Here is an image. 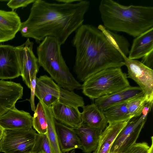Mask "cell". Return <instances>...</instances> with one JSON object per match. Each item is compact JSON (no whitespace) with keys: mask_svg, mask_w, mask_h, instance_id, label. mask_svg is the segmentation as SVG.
Wrapping results in <instances>:
<instances>
[{"mask_svg":"<svg viewBox=\"0 0 153 153\" xmlns=\"http://www.w3.org/2000/svg\"><path fill=\"white\" fill-rule=\"evenodd\" d=\"M130 120L109 124L101 133L97 147L92 153H109L117 136Z\"/></svg>","mask_w":153,"mask_h":153,"instance_id":"d6986e66","label":"cell"},{"mask_svg":"<svg viewBox=\"0 0 153 153\" xmlns=\"http://www.w3.org/2000/svg\"><path fill=\"white\" fill-rule=\"evenodd\" d=\"M75 32L72 41L76 49L74 70L79 81L105 69L125 65L121 54L97 27L82 24Z\"/></svg>","mask_w":153,"mask_h":153,"instance_id":"7a4b0ae2","label":"cell"},{"mask_svg":"<svg viewBox=\"0 0 153 153\" xmlns=\"http://www.w3.org/2000/svg\"><path fill=\"white\" fill-rule=\"evenodd\" d=\"M21 76L16 47L0 45V79H12Z\"/></svg>","mask_w":153,"mask_h":153,"instance_id":"8fae6325","label":"cell"},{"mask_svg":"<svg viewBox=\"0 0 153 153\" xmlns=\"http://www.w3.org/2000/svg\"><path fill=\"white\" fill-rule=\"evenodd\" d=\"M81 0H56L57 2L65 4H72L79 1Z\"/></svg>","mask_w":153,"mask_h":153,"instance_id":"1f68e13d","label":"cell"},{"mask_svg":"<svg viewBox=\"0 0 153 153\" xmlns=\"http://www.w3.org/2000/svg\"><path fill=\"white\" fill-rule=\"evenodd\" d=\"M147 115L142 114L139 116L131 118L117 136L109 153H126L136 143Z\"/></svg>","mask_w":153,"mask_h":153,"instance_id":"ba28073f","label":"cell"},{"mask_svg":"<svg viewBox=\"0 0 153 153\" xmlns=\"http://www.w3.org/2000/svg\"><path fill=\"white\" fill-rule=\"evenodd\" d=\"M127 74L121 68H111L90 76L82 85V93L91 100H95L130 86Z\"/></svg>","mask_w":153,"mask_h":153,"instance_id":"5b68a950","label":"cell"},{"mask_svg":"<svg viewBox=\"0 0 153 153\" xmlns=\"http://www.w3.org/2000/svg\"><path fill=\"white\" fill-rule=\"evenodd\" d=\"M38 133L28 130H5L0 142V151L4 153H33Z\"/></svg>","mask_w":153,"mask_h":153,"instance_id":"52a82bcc","label":"cell"},{"mask_svg":"<svg viewBox=\"0 0 153 153\" xmlns=\"http://www.w3.org/2000/svg\"><path fill=\"white\" fill-rule=\"evenodd\" d=\"M152 101H153V100L144 95L128 101L127 107L131 118L141 115L146 103L148 102Z\"/></svg>","mask_w":153,"mask_h":153,"instance_id":"484cf974","label":"cell"},{"mask_svg":"<svg viewBox=\"0 0 153 153\" xmlns=\"http://www.w3.org/2000/svg\"><path fill=\"white\" fill-rule=\"evenodd\" d=\"M149 147L146 142L136 143L126 153H148Z\"/></svg>","mask_w":153,"mask_h":153,"instance_id":"83f0119b","label":"cell"},{"mask_svg":"<svg viewBox=\"0 0 153 153\" xmlns=\"http://www.w3.org/2000/svg\"><path fill=\"white\" fill-rule=\"evenodd\" d=\"M35 96L48 107L58 102L78 108L84 105L83 98L73 91L64 89L46 75L36 78Z\"/></svg>","mask_w":153,"mask_h":153,"instance_id":"8992f818","label":"cell"},{"mask_svg":"<svg viewBox=\"0 0 153 153\" xmlns=\"http://www.w3.org/2000/svg\"><path fill=\"white\" fill-rule=\"evenodd\" d=\"M0 152H1V151H0Z\"/></svg>","mask_w":153,"mask_h":153,"instance_id":"8d00e7d4","label":"cell"},{"mask_svg":"<svg viewBox=\"0 0 153 153\" xmlns=\"http://www.w3.org/2000/svg\"><path fill=\"white\" fill-rule=\"evenodd\" d=\"M33 43L28 38L22 45L16 47L20 67L21 76L27 87L30 88L31 78L38 72L39 65L33 51Z\"/></svg>","mask_w":153,"mask_h":153,"instance_id":"30bf717a","label":"cell"},{"mask_svg":"<svg viewBox=\"0 0 153 153\" xmlns=\"http://www.w3.org/2000/svg\"><path fill=\"white\" fill-rule=\"evenodd\" d=\"M33 117L15 106L0 116V126L4 130H28L32 128Z\"/></svg>","mask_w":153,"mask_h":153,"instance_id":"7c38bea8","label":"cell"},{"mask_svg":"<svg viewBox=\"0 0 153 153\" xmlns=\"http://www.w3.org/2000/svg\"><path fill=\"white\" fill-rule=\"evenodd\" d=\"M61 45L56 39L45 37L36 49L39 66L42 67L60 87L71 91L82 89V85L70 72L63 58Z\"/></svg>","mask_w":153,"mask_h":153,"instance_id":"277c9868","label":"cell"},{"mask_svg":"<svg viewBox=\"0 0 153 153\" xmlns=\"http://www.w3.org/2000/svg\"><path fill=\"white\" fill-rule=\"evenodd\" d=\"M153 50V27L142 33L134 39L128 53L129 59L142 58Z\"/></svg>","mask_w":153,"mask_h":153,"instance_id":"ffe728a7","label":"cell"},{"mask_svg":"<svg viewBox=\"0 0 153 153\" xmlns=\"http://www.w3.org/2000/svg\"><path fill=\"white\" fill-rule=\"evenodd\" d=\"M33 117V127L37 133L47 134L48 125L44 107L41 102L38 103Z\"/></svg>","mask_w":153,"mask_h":153,"instance_id":"d4e9b609","label":"cell"},{"mask_svg":"<svg viewBox=\"0 0 153 153\" xmlns=\"http://www.w3.org/2000/svg\"><path fill=\"white\" fill-rule=\"evenodd\" d=\"M99 10L103 26L136 37L153 27V7L122 5L112 0H102Z\"/></svg>","mask_w":153,"mask_h":153,"instance_id":"3957f363","label":"cell"},{"mask_svg":"<svg viewBox=\"0 0 153 153\" xmlns=\"http://www.w3.org/2000/svg\"><path fill=\"white\" fill-rule=\"evenodd\" d=\"M127 102L112 105L102 111L108 123L122 122L131 119L127 108Z\"/></svg>","mask_w":153,"mask_h":153,"instance_id":"603a6c76","label":"cell"},{"mask_svg":"<svg viewBox=\"0 0 153 153\" xmlns=\"http://www.w3.org/2000/svg\"><path fill=\"white\" fill-rule=\"evenodd\" d=\"M141 62L143 65L153 69V50L146 54L142 58Z\"/></svg>","mask_w":153,"mask_h":153,"instance_id":"4dcf8cb0","label":"cell"},{"mask_svg":"<svg viewBox=\"0 0 153 153\" xmlns=\"http://www.w3.org/2000/svg\"><path fill=\"white\" fill-rule=\"evenodd\" d=\"M23 88L20 83L0 80V116L15 106L23 95Z\"/></svg>","mask_w":153,"mask_h":153,"instance_id":"4fadbf2b","label":"cell"},{"mask_svg":"<svg viewBox=\"0 0 153 153\" xmlns=\"http://www.w3.org/2000/svg\"><path fill=\"white\" fill-rule=\"evenodd\" d=\"M97 28L104 34L112 45L120 53L127 56L129 53L130 45L126 38L110 31L101 25H99Z\"/></svg>","mask_w":153,"mask_h":153,"instance_id":"cb8c5ba5","label":"cell"},{"mask_svg":"<svg viewBox=\"0 0 153 153\" xmlns=\"http://www.w3.org/2000/svg\"><path fill=\"white\" fill-rule=\"evenodd\" d=\"M74 129L80 140L83 152L91 153L94 152L97 147L100 136L103 130L83 123Z\"/></svg>","mask_w":153,"mask_h":153,"instance_id":"ac0fdd59","label":"cell"},{"mask_svg":"<svg viewBox=\"0 0 153 153\" xmlns=\"http://www.w3.org/2000/svg\"><path fill=\"white\" fill-rule=\"evenodd\" d=\"M151 145L150 146L148 153H153V137L152 136L151 137Z\"/></svg>","mask_w":153,"mask_h":153,"instance_id":"d6a6232c","label":"cell"},{"mask_svg":"<svg viewBox=\"0 0 153 153\" xmlns=\"http://www.w3.org/2000/svg\"><path fill=\"white\" fill-rule=\"evenodd\" d=\"M75 153V149H73L72 150V151H70V153H69V152H67L66 153Z\"/></svg>","mask_w":153,"mask_h":153,"instance_id":"d590c367","label":"cell"},{"mask_svg":"<svg viewBox=\"0 0 153 153\" xmlns=\"http://www.w3.org/2000/svg\"><path fill=\"white\" fill-rule=\"evenodd\" d=\"M144 94L139 86H130L94 100V103L102 111L112 105L126 102Z\"/></svg>","mask_w":153,"mask_h":153,"instance_id":"5bb4252c","label":"cell"},{"mask_svg":"<svg viewBox=\"0 0 153 153\" xmlns=\"http://www.w3.org/2000/svg\"><path fill=\"white\" fill-rule=\"evenodd\" d=\"M35 0H11L9 1L7 6L12 11L19 7H24L29 4L33 3Z\"/></svg>","mask_w":153,"mask_h":153,"instance_id":"f1b7e54d","label":"cell"},{"mask_svg":"<svg viewBox=\"0 0 153 153\" xmlns=\"http://www.w3.org/2000/svg\"><path fill=\"white\" fill-rule=\"evenodd\" d=\"M4 129L0 126V142L2 137Z\"/></svg>","mask_w":153,"mask_h":153,"instance_id":"836d02e7","label":"cell"},{"mask_svg":"<svg viewBox=\"0 0 153 153\" xmlns=\"http://www.w3.org/2000/svg\"><path fill=\"white\" fill-rule=\"evenodd\" d=\"M33 153H45L42 150H34Z\"/></svg>","mask_w":153,"mask_h":153,"instance_id":"e575fe53","label":"cell"},{"mask_svg":"<svg viewBox=\"0 0 153 153\" xmlns=\"http://www.w3.org/2000/svg\"><path fill=\"white\" fill-rule=\"evenodd\" d=\"M90 2L81 0L72 4L51 3L35 0L27 19L22 22V37L40 43L45 37L54 38L61 45L83 24Z\"/></svg>","mask_w":153,"mask_h":153,"instance_id":"6da1fadb","label":"cell"},{"mask_svg":"<svg viewBox=\"0 0 153 153\" xmlns=\"http://www.w3.org/2000/svg\"><path fill=\"white\" fill-rule=\"evenodd\" d=\"M39 101L42 105L45 113L48 125L46 134L52 153H62L60 149L56 129V120L54 117L51 107H48L41 101Z\"/></svg>","mask_w":153,"mask_h":153,"instance_id":"7402d4cb","label":"cell"},{"mask_svg":"<svg viewBox=\"0 0 153 153\" xmlns=\"http://www.w3.org/2000/svg\"><path fill=\"white\" fill-rule=\"evenodd\" d=\"M42 150L45 153H52L47 134H37L34 150Z\"/></svg>","mask_w":153,"mask_h":153,"instance_id":"4316f807","label":"cell"},{"mask_svg":"<svg viewBox=\"0 0 153 153\" xmlns=\"http://www.w3.org/2000/svg\"><path fill=\"white\" fill-rule=\"evenodd\" d=\"M124 65L128 69V78L133 80L142 89L144 95L153 100V70L141 62L129 59L123 53Z\"/></svg>","mask_w":153,"mask_h":153,"instance_id":"9c48e42d","label":"cell"},{"mask_svg":"<svg viewBox=\"0 0 153 153\" xmlns=\"http://www.w3.org/2000/svg\"><path fill=\"white\" fill-rule=\"evenodd\" d=\"M21 23L20 17L15 12L0 10V43L15 38Z\"/></svg>","mask_w":153,"mask_h":153,"instance_id":"2e32d148","label":"cell"},{"mask_svg":"<svg viewBox=\"0 0 153 153\" xmlns=\"http://www.w3.org/2000/svg\"><path fill=\"white\" fill-rule=\"evenodd\" d=\"M38 72H36L33 75L30 82L31 95L30 99L28 100L30 104L32 110L34 112L36 109L35 104V91L36 83V75Z\"/></svg>","mask_w":153,"mask_h":153,"instance_id":"f546056e","label":"cell"},{"mask_svg":"<svg viewBox=\"0 0 153 153\" xmlns=\"http://www.w3.org/2000/svg\"><path fill=\"white\" fill-rule=\"evenodd\" d=\"M51 108L55 120L66 126L75 129L82 123L81 113L78 108L58 102L52 105Z\"/></svg>","mask_w":153,"mask_h":153,"instance_id":"9a60e30c","label":"cell"},{"mask_svg":"<svg viewBox=\"0 0 153 153\" xmlns=\"http://www.w3.org/2000/svg\"><path fill=\"white\" fill-rule=\"evenodd\" d=\"M55 123L59 144L62 153L69 152L76 149L82 150L80 140L74 129L56 120Z\"/></svg>","mask_w":153,"mask_h":153,"instance_id":"e0dca14e","label":"cell"},{"mask_svg":"<svg viewBox=\"0 0 153 153\" xmlns=\"http://www.w3.org/2000/svg\"><path fill=\"white\" fill-rule=\"evenodd\" d=\"M81 117L82 123L103 130L107 126V120L102 111L94 103L84 106Z\"/></svg>","mask_w":153,"mask_h":153,"instance_id":"44dd1931","label":"cell"}]
</instances>
